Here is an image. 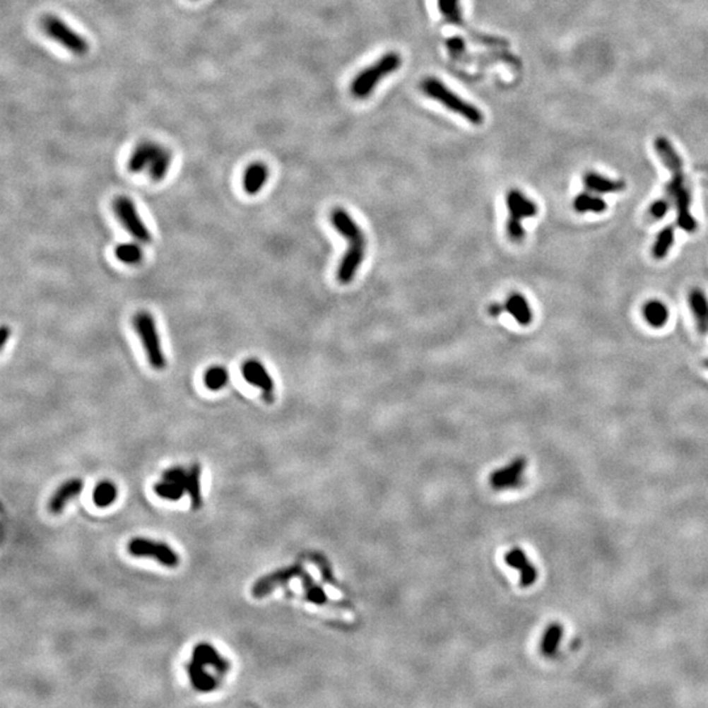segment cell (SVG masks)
Segmentation results:
<instances>
[{
  "mask_svg": "<svg viewBox=\"0 0 708 708\" xmlns=\"http://www.w3.org/2000/svg\"><path fill=\"white\" fill-rule=\"evenodd\" d=\"M228 379H230V375H228V370L220 367V366L210 367L209 370L205 372V377H203L205 386L211 391L222 390L228 384Z\"/></svg>",
  "mask_w": 708,
  "mask_h": 708,
  "instance_id": "cell-31",
  "label": "cell"
},
{
  "mask_svg": "<svg viewBox=\"0 0 708 708\" xmlns=\"http://www.w3.org/2000/svg\"><path fill=\"white\" fill-rule=\"evenodd\" d=\"M242 374L251 386L263 392L264 399L272 403L274 400V381L263 363L257 360H248L242 366Z\"/></svg>",
  "mask_w": 708,
  "mask_h": 708,
  "instance_id": "cell-11",
  "label": "cell"
},
{
  "mask_svg": "<svg viewBox=\"0 0 708 708\" xmlns=\"http://www.w3.org/2000/svg\"><path fill=\"white\" fill-rule=\"evenodd\" d=\"M438 9L449 24L462 25L464 16L459 6V0H437Z\"/></svg>",
  "mask_w": 708,
  "mask_h": 708,
  "instance_id": "cell-30",
  "label": "cell"
},
{
  "mask_svg": "<svg viewBox=\"0 0 708 708\" xmlns=\"http://www.w3.org/2000/svg\"><path fill=\"white\" fill-rule=\"evenodd\" d=\"M187 472L188 471L182 470L180 467H175V468H171V470H167V471L164 472L163 480L173 481V483L182 484V485L185 487V484H187Z\"/></svg>",
  "mask_w": 708,
  "mask_h": 708,
  "instance_id": "cell-36",
  "label": "cell"
},
{
  "mask_svg": "<svg viewBox=\"0 0 708 708\" xmlns=\"http://www.w3.org/2000/svg\"><path fill=\"white\" fill-rule=\"evenodd\" d=\"M127 551L136 557H151L167 568H176L180 564V557L171 545L164 542H156L147 538H134L129 542Z\"/></svg>",
  "mask_w": 708,
  "mask_h": 708,
  "instance_id": "cell-8",
  "label": "cell"
},
{
  "mask_svg": "<svg viewBox=\"0 0 708 708\" xmlns=\"http://www.w3.org/2000/svg\"><path fill=\"white\" fill-rule=\"evenodd\" d=\"M133 324L138 336L141 338L148 362L155 370H163L167 366V360L164 355L162 341L154 317L150 312L141 311L133 319Z\"/></svg>",
  "mask_w": 708,
  "mask_h": 708,
  "instance_id": "cell-5",
  "label": "cell"
},
{
  "mask_svg": "<svg viewBox=\"0 0 708 708\" xmlns=\"http://www.w3.org/2000/svg\"><path fill=\"white\" fill-rule=\"evenodd\" d=\"M674 243V228L666 226L663 228L654 240L652 254L656 260H663V257L671 251Z\"/></svg>",
  "mask_w": 708,
  "mask_h": 708,
  "instance_id": "cell-29",
  "label": "cell"
},
{
  "mask_svg": "<svg viewBox=\"0 0 708 708\" xmlns=\"http://www.w3.org/2000/svg\"><path fill=\"white\" fill-rule=\"evenodd\" d=\"M172 155L163 146L154 142H142L136 147L129 160V170L131 172L147 171L155 182L165 177L171 167Z\"/></svg>",
  "mask_w": 708,
  "mask_h": 708,
  "instance_id": "cell-3",
  "label": "cell"
},
{
  "mask_svg": "<svg viewBox=\"0 0 708 708\" xmlns=\"http://www.w3.org/2000/svg\"><path fill=\"white\" fill-rule=\"evenodd\" d=\"M113 209L124 228H126L129 234L134 239L145 244H150L153 242V235L141 218L133 201L127 197H118L113 202Z\"/></svg>",
  "mask_w": 708,
  "mask_h": 708,
  "instance_id": "cell-9",
  "label": "cell"
},
{
  "mask_svg": "<svg viewBox=\"0 0 708 708\" xmlns=\"http://www.w3.org/2000/svg\"><path fill=\"white\" fill-rule=\"evenodd\" d=\"M116 256L118 260L125 264H138L143 259V252L139 245L133 243H124L116 248Z\"/></svg>",
  "mask_w": 708,
  "mask_h": 708,
  "instance_id": "cell-33",
  "label": "cell"
},
{
  "mask_svg": "<svg viewBox=\"0 0 708 708\" xmlns=\"http://www.w3.org/2000/svg\"><path fill=\"white\" fill-rule=\"evenodd\" d=\"M421 91L424 92L427 98L442 104L446 110L467 119L472 125L479 126L484 122V114L476 105L462 99L459 95L452 91L445 83L441 82L438 78L427 76L421 82Z\"/></svg>",
  "mask_w": 708,
  "mask_h": 708,
  "instance_id": "cell-2",
  "label": "cell"
},
{
  "mask_svg": "<svg viewBox=\"0 0 708 708\" xmlns=\"http://www.w3.org/2000/svg\"><path fill=\"white\" fill-rule=\"evenodd\" d=\"M187 672H188V675H189V680H191V686L200 692H209V691L216 690V688L218 686V681L214 675H211L203 665L201 663H196L191 660V663H188L187 666Z\"/></svg>",
  "mask_w": 708,
  "mask_h": 708,
  "instance_id": "cell-21",
  "label": "cell"
},
{
  "mask_svg": "<svg viewBox=\"0 0 708 708\" xmlns=\"http://www.w3.org/2000/svg\"><path fill=\"white\" fill-rule=\"evenodd\" d=\"M527 459L525 456H518L510 464L492 472L490 484L493 490H509L516 488L522 484V473L526 470Z\"/></svg>",
  "mask_w": 708,
  "mask_h": 708,
  "instance_id": "cell-12",
  "label": "cell"
},
{
  "mask_svg": "<svg viewBox=\"0 0 708 708\" xmlns=\"http://www.w3.org/2000/svg\"><path fill=\"white\" fill-rule=\"evenodd\" d=\"M303 572H305V568L302 564H294L290 567L277 570L269 574H265L261 579H259L257 582H254L252 590H251L252 596L257 599L265 598L277 588L283 586L285 584H288L293 579L300 577Z\"/></svg>",
  "mask_w": 708,
  "mask_h": 708,
  "instance_id": "cell-10",
  "label": "cell"
},
{
  "mask_svg": "<svg viewBox=\"0 0 708 708\" xmlns=\"http://www.w3.org/2000/svg\"><path fill=\"white\" fill-rule=\"evenodd\" d=\"M643 315L647 323L654 328H661L668 323L669 311L660 300H649L643 307Z\"/></svg>",
  "mask_w": 708,
  "mask_h": 708,
  "instance_id": "cell-25",
  "label": "cell"
},
{
  "mask_svg": "<svg viewBox=\"0 0 708 708\" xmlns=\"http://www.w3.org/2000/svg\"><path fill=\"white\" fill-rule=\"evenodd\" d=\"M11 336V331L8 328L3 327L1 328V334H0V341H1V348H4V346L7 344L8 341V337Z\"/></svg>",
  "mask_w": 708,
  "mask_h": 708,
  "instance_id": "cell-39",
  "label": "cell"
},
{
  "mask_svg": "<svg viewBox=\"0 0 708 708\" xmlns=\"http://www.w3.org/2000/svg\"><path fill=\"white\" fill-rule=\"evenodd\" d=\"M505 563L508 564L509 567L516 568L519 571V574H521L519 576V585L522 588H529V586L534 585V582L538 580V570L533 564L530 563L526 554L519 547H514L509 553H507Z\"/></svg>",
  "mask_w": 708,
  "mask_h": 708,
  "instance_id": "cell-13",
  "label": "cell"
},
{
  "mask_svg": "<svg viewBox=\"0 0 708 708\" xmlns=\"http://www.w3.org/2000/svg\"><path fill=\"white\" fill-rule=\"evenodd\" d=\"M706 366H707V367H708V360H707V361H706Z\"/></svg>",
  "mask_w": 708,
  "mask_h": 708,
  "instance_id": "cell-40",
  "label": "cell"
},
{
  "mask_svg": "<svg viewBox=\"0 0 708 708\" xmlns=\"http://www.w3.org/2000/svg\"><path fill=\"white\" fill-rule=\"evenodd\" d=\"M193 661L206 666H211L220 675L230 671V663L219 654L218 651L209 643H200L193 649Z\"/></svg>",
  "mask_w": 708,
  "mask_h": 708,
  "instance_id": "cell-14",
  "label": "cell"
},
{
  "mask_svg": "<svg viewBox=\"0 0 708 708\" xmlns=\"http://www.w3.org/2000/svg\"><path fill=\"white\" fill-rule=\"evenodd\" d=\"M401 66V57L395 52H390L382 55L381 58L363 69L352 82L350 92L357 99H365L372 95L377 84L381 82L384 76H389L392 73L398 71Z\"/></svg>",
  "mask_w": 708,
  "mask_h": 708,
  "instance_id": "cell-4",
  "label": "cell"
},
{
  "mask_svg": "<svg viewBox=\"0 0 708 708\" xmlns=\"http://www.w3.org/2000/svg\"><path fill=\"white\" fill-rule=\"evenodd\" d=\"M331 223L340 235L349 243L346 254L338 264L337 280L343 285L353 281L354 276L358 272L366 254V237L361 228L354 222L350 214L343 209L336 208L331 213Z\"/></svg>",
  "mask_w": 708,
  "mask_h": 708,
  "instance_id": "cell-1",
  "label": "cell"
},
{
  "mask_svg": "<svg viewBox=\"0 0 708 708\" xmlns=\"http://www.w3.org/2000/svg\"><path fill=\"white\" fill-rule=\"evenodd\" d=\"M654 150L660 159L663 160V164L671 171V173L683 172V163L677 150L673 147L668 138L659 136L654 141Z\"/></svg>",
  "mask_w": 708,
  "mask_h": 708,
  "instance_id": "cell-20",
  "label": "cell"
},
{
  "mask_svg": "<svg viewBox=\"0 0 708 708\" xmlns=\"http://www.w3.org/2000/svg\"><path fill=\"white\" fill-rule=\"evenodd\" d=\"M300 579L302 580V586H303V590H305V597L311 603L318 605V606L352 608V606L348 605L346 602H335V601L328 598L326 591L323 590V588L320 585L314 582V579L309 576V573L306 572V570H305V572L302 573Z\"/></svg>",
  "mask_w": 708,
  "mask_h": 708,
  "instance_id": "cell-15",
  "label": "cell"
},
{
  "mask_svg": "<svg viewBox=\"0 0 708 708\" xmlns=\"http://www.w3.org/2000/svg\"><path fill=\"white\" fill-rule=\"evenodd\" d=\"M312 560H314V563L318 564L319 568H320V571H321L323 580H324V582H327L328 584H335V580H334V577H332L331 570L328 568V565L327 563H326V560H324V557H321V556H319V555H315V556L312 557Z\"/></svg>",
  "mask_w": 708,
  "mask_h": 708,
  "instance_id": "cell-37",
  "label": "cell"
},
{
  "mask_svg": "<svg viewBox=\"0 0 708 708\" xmlns=\"http://www.w3.org/2000/svg\"><path fill=\"white\" fill-rule=\"evenodd\" d=\"M201 472L202 468L199 464H191L187 472V493L191 497V507L194 510L202 508V492H201Z\"/></svg>",
  "mask_w": 708,
  "mask_h": 708,
  "instance_id": "cell-24",
  "label": "cell"
},
{
  "mask_svg": "<svg viewBox=\"0 0 708 708\" xmlns=\"http://www.w3.org/2000/svg\"><path fill=\"white\" fill-rule=\"evenodd\" d=\"M573 209L577 213H603L608 209V203L598 196H593L588 191H582L573 201Z\"/></svg>",
  "mask_w": 708,
  "mask_h": 708,
  "instance_id": "cell-26",
  "label": "cell"
},
{
  "mask_svg": "<svg viewBox=\"0 0 708 708\" xmlns=\"http://www.w3.org/2000/svg\"><path fill=\"white\" fill-rule=\"evenodd\" d=\"M585 188L594 193H618L626 189V182L619 180H611L602 175L596 172H586L584 176Z\"/></svg>",
  "mask_w": 708,
  "mask_h": 708,
  "instance_id": "cell-23",
  "label": "cell"
},
{
  "mask_svg": "<svg viewBox=\"0 0 708 708\" xmlns=\"http://www.w3.org/2000/svg\"><path fill=\"white\" fill-rule=\"evenodd\" d=\"M504 307H505V312L510 314L521 326H529L533 321L531 307H530L526 298L519 293L510 294L508 300H505V303H504Z\"/></svg>",
  "mask_w": 708,
  "mask_h": 708,
  "instance_id": "cell-19",
  "label": "cell"
},
{
  "mask_svg": "<svg viewBox=\"0 0 708 708\" xmlns=\"http://www.w3.org/2000/svg\"><path fill=\"white\" fill-rule=\"evenodd\" d=\"M507 205L509 210V219L507 223L509 239L514 243H521L526 235V231L522 226V220L534 218L538 214V206L536 202L527 199L526 196L518 189H510L508 191Z\"/></svg>",
  "mask_w": 708,
  "mask_h": 708,
  "instance_id": "cell-6",
  "label": "cell"
},
{
  "mask_svg": "<svg viewBox=\"0 0 708 708\" xmlns=\"http://www.w3.org/2000/svg\"><path fill=\"white\" fill-rule=\"evenodd\" d=\"M562 637H563V627H562V625L557 623V622L551 623L550 626L547 627L545 635H543L542 642H541V651H542V654H545V656H548V657L556 654Z\"/></svg>",
  "mask_w": 708,
  "mask_h": 708,
  "instance_id": "cell-27",
  "label": "cell"
},
{
  "mask_svg": "<svg viewBox=\"0 0 708 708\" xmlns=\"http://www.w3.org/2000/svg\"><path fill=\"white\" fill-rule=\"evenodd\" d=\"M268 177H269V170L265 164L260 163V162L251 164L245 170L244 177H243L244 191L251 196L257 194L265 187V182L268 180Z\"/></svg>",
  "mask_w": 708,
  "mask_h": 708,
  "instance_id": "cell-22",
  "label": "cell"
},
{
  "mask_svg": "<svg viewBox=\"0 0 708 708\" xmlns=\"http://www.w3.org/2000/svg\"><path fill=\"white\" fill-rule=\"evenodd\" d=\"M675 209H677V225L686 232H694L698 228V223L695 218L691 216V194L689 188H685L683 191L678 193V196L674 199Z\"/></svg>",
  "mask_w": 708,
  "mask_h": 708,
  "instance_id": "cell-17",
  "label": "cell"
},
{
  "mask_svg": "<svg viewBox=\"0 0 708 708\" xmlns=\"http://www.w3.org/2000/svg\"><path fill=\"white\" fill-rule=\"evenodd\" d=\"M83 487H84V483L79 478L64 481V484L59 485V488L55 490L54 495L49 501V510L53 514H59L61 512H64L67 502L73 497H76L82 492Z\"/></svg>",
  "mask_w": 708,
  "mask_h": 708,
  "instance_id": "cell-16",
  "label": "cell"
},
{
  "mask_svg": "<svg viewBox=\"0 0 708 708\" xmlns=\"http://www.w3.org/2000/svg\"><path fill=\"white\" fill-rule=\"evenodd\" d=\"M672 206V201L669 200L668 197L666 199H661V200L654 201V203L649 206V210H648V214L651 216V218L656 219H663L666 213L669 211Z\"/></svg>",
  "mask_w": 708,
  "mask_h": 708,
  "instance_id": "cell-34",
  "label": "cell"
},
{
  "mask_svg": "<svg viewBox=\"0 0 708 708\" xmlns=\"http://www.w3.org/2000/svg\"><path fill=\"white\" fill-rule=\"evenodd\" d=\"M155 493L164 500L170 501H179L187 492L185 487L182 484L173 483V481L163 480L154 485Z\"/></svg>",
  "mask_w": 708,
  "mask_h": 708,
  "instance_id": "cell-32",
  "label": "cell"
},
{
  "mask_svg": "<svg viewBox=\"0 0 708 708\" xmlns=\"http://www.w3.org/2000/svg\"><path fill=\"white\" fill-rule=\"evenodd\" d=\"M117 487L110 481H101L92 493V499L96 507L107 508L117 499Z\"/></svg>",
  "mask_w": 708,
  "mask_h": 708,
  "instance_id": "cell-28",
  "label": "cell"
},
{
  "mask_svg": "<svg viewBox=\"0 0 708 708\" xmlns=\"http://www.w3.org/2000/svg\"><path fill=\"white\" fill-rule=\"evenodd\" d=\"M41 28L47 36L73 54L81 57L90 52V44L85 37L75 32L73 28L69 27L64 20L55 15H44V18H41Z\"/></svg>",
  "mask_w": 708,
  "mask_h": 708,
  "instance_id": "cell-7",
  "label": "cell"
},
{
  "mask_svg": "<svg viewBox=\"0 0 708 708\" xmlns=\"http://www.w3.org/2000/svg\"><path fill=\"white\" fill-rule=\"evenodd\" d=\"M689 306L694 318L697 321V327L700 335L708 334V300L706 294L700 288L691 289L689 293Z\"/></svg>",
  "mask_w": 708,
  "mask_h": 708,
  "instance_id": "cell-18",
  "label": "cell"
},
{
  "mask_svg": "<svg viewBox=\"0 0 708 708\" xmlns=\"http://www.w3.org/2000/svg\"><path fill=\"white\" fill-rule=\"evenodd\" d=\"M502 312H505V307H504V303H492L488 307V314L492 318H497L500 317Z\"/></svg>",
  "mask_w": 708,
  "mask_h": 708,
  "instance_id": "cell-38",
  "label": "cell"
},
{
  "mask_svg": "<svg viewBox=\"0 0 708 708\" xmlns=\"http://www.w3.org/2000/svg\"><path fill=\"white\" fill-rule=\"evenodd\" d=\"M446 46H447V50L452 57H454L455 59H461L464 54H466V45H464V41L461 38V37H452L446 41Z\"/></svg>",
  "mask_w": 708,
  "mask_h": 708,
  "instance_id": "cell-35",
  "label": "cell"
}]
</instances>
